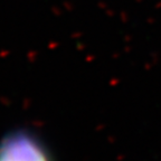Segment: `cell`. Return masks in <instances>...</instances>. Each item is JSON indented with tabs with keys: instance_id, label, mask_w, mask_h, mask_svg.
Masks as SVG:
<instances>
[{
	"instance_id": "obj_1",
	"label": "cell",
	"mask_w": 161,
	"mask_h": 161,
	"mask_svg": "<svg viewBox=\"0 0 161 161\" xmlns=\"http://www.w3.org/2000/svg\"><path fill=\"white\" fill-rule=\"evenodd\" d=\"M0 161H53V158L36 134L16 130L0 141Z\"/></svg>"
}]
</instances>
